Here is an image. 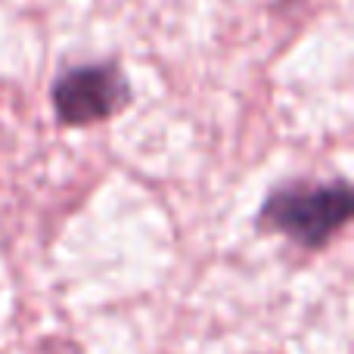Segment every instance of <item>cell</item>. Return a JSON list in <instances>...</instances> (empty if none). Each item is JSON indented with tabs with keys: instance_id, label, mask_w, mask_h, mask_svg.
I'll use <instances>...</instances> for the list:
<instances>
[{
	"instance_id": "1",
	"label": "cell",
	"mask_w": 354,
	"mask_h": 354,
	"mask_svg": "<svg viewBox=\"0 0 354 354\" xmlns=\"http://www.w3.org/2000/svg\"><path fill=\"white\" fill-rule=\"evenodd\" d=\"M354 214L348 180H289L261 202L258 230L280 233L305 252H320Z\"/></svg>"
},
{
	"instance_id": "2",
	"label": "cell",
	"mask_w": 354,
	"mask_h": 354,
	"mask_svg": "<svg viewBox=\"0 0 354 354\" xmlns=\"http://www.w3.org/2000/svg\"><path fill=\"white\" fill-rule=\"evenodd\" d=\"M50 103L66 128H93L115 118L131 103V81L118 62H84L56 75Z\"/></svg>"
}]
</instances>
